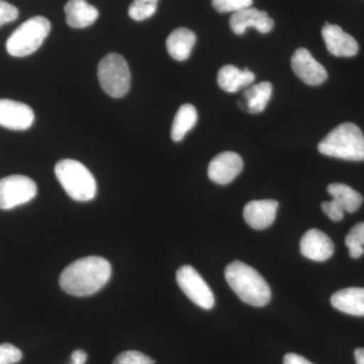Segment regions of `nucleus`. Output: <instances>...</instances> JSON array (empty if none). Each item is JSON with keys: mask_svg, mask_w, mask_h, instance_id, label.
<instances>
[{"mask_svg": "<svg viewBox=\"0 0 364 364\" xmlns=\"http://www.w3.org/2000/svg\"><path fill=\"white\" fill-rule=\"evenodd\" d=\"M112 265L98 256L80 258L69 264L60 275L59 284L65 293L74 296L97 294L109 282Z\"/></svg>", "mask_w": 364, "mask_h": 364, "instance_id": "obj_1", "label": "nucleus"}, {"mask_svg": "<svg viewBox=\"0 0 364 364\" xmlns=\"http://www.w3.org/2000/svg\"><path fill=\"white\" fill-rule=\"evenodd\" d=\"M230 287L244 303L253 306H264L272 299V289L253 267L241 261L230 263L225 270Z\"/></svg>", "mask_w": 364, "mask_h": 364, "instance_id": "obj_2", "label": "nucleus"}, {"mask_svg": "<svg viewBox=\"0 0 364 364\" xmlns=\"http://www.w3.org/2000/svg\"><path fill=\"white\" fill-rule=\"evenodd\" d=\"M318 150L325 156L364 161L363 131L353 123L339 124L318 143Z\"/></svg>", "mask_w": 364, "mask_h": 364, "instance_id": "obj_3", "label": "nucleus"}, {"mask_svg": "<svg viewBox=\"0 0 364 364\" xmlns=\"http://www.w3.org/2000/svg\"><path fill=\"white\" fill-rule=\"evenodd\" d=\"M55 174L72 200L90 202L97 196L95 176L82 163L72 159L60 160L55 166Z\"/></svg>", "mask_w": 364, "mask_h": 364, "instance_id": "obj_4", "label": "nucleus"}, {"mask_svg": "<svg viewBox=\"0 0 364 364\" xmlns=\"http://www.w3.org/2000/svg\"><path fill=\"white\" fill-rule=\"evenodd\" d=\"M51 31V23L44 16H33L21 23L6 41V50L14 57L32 55L42 46Z\"/></svg>", "mask_w": 364, "mask_h": 364, "instance_id": "obj_5", "label": "nucleus"}, {"mask_svg": "<svg viewBox=\"0 0 364 364\" xmlns=\"http://www.w3.org/2000/svg\"><path fill=\"white\" fill-rule=\"evenodd\" d=\"M97 75L100 86L109 97H123L130 90V68L119 54L112 53L105 56L98 64Z\"/></svg>", "mask_w": 364, "mask_h": 364, "instance_id": "obj_6", "label": "nucleus"}, {"mask_svg": "<svg viewBox=\"0 0 364 364\" xmlns=\"http://www.w3.org/2000/svg\"><path fill=\"white\" fill-rule=\"evenodd\" d=\"M36 182L25 176H11L0 179V210H11L31 202L37 196Z\"/></svg>", "mask_w": 364, "mask_h": 364, "instance_id": "obj_7", "label": "nucleus"}, {"mask_svg": "<svg viewBox=\"0 0 364 364\" xmlns=\"http://www.w3.org/2000/svg\"><path fill=\"white\" fill-rule=\"evenodd\" d=\"M176 282L181 291L191 301L200 308L210 310L215 305L212 289L195 268L183 265L177 270Z\"/></svg>", "mask_w": 364, "mask_h": 364, "instance_id": "obj_8", "label": "nucleus"}, {"mask_svg": "<svg viewBox=\"0 0 364 364\" xmlns=\"http://www.w3.org/2000/svg\"><path fill=\"white\" fill-rule=\"evenodd\" d=\"M291 63L296 75L306 85L318 86L327 80L328 73L324 66L316 61L312 54L305 48L296 50L291 57Z\"/></svg>", "mask_w": 364, "mask_h": 364, "instance_id": "obj_9", "label": "nucleus"}, {"mask_svg": "<svg viewBox=\"0 0 364 364\" xmlns=\"http://www.w3.org/2000/svg\"><path fill=\"white\" fill-rule=\"evenodd\" d=\"M243 167L244 163L240 155L228 151L220 153L210 162L208 176L215 183L225 186L233 181L241 173Z\"/></svg>", "mask_w": 364, "mask_h": 364, "instance_id": "obj_10", "label": "nucleus"}, {"mask_svg": "<svg viewBox=\"0 0 364 364\" xmlns=\"http://www.w3.org/2000/svg\"><path fill=\"white\" fill-rule=\"evenodd\" d=\"M35 114L28 105L11 100H0V126L9 130L25 131L32 127Z\"/></svg>", "mask_w": 364, "mask_h": 364, "instance_id": "obj_11", "label": "nucleus"}, {"mask_svg": "<svg viewBox=\"0 0 364 364\" xmlns=\"http://www.w3.org/2000/svg\"><path fill=\"white\" fill-rule=\"evenodd\" d=\"M274 21L265 11L248 7L233 14L230 18V28L236 35H244L249 28H254L261 33L272 32Z\"/></svg>", "mask_w": 364, "mask_h": 364, "instance_id": "obj_12", "label": "nucleus"}, {"mask_svg": "<svg viewBox=\"0 0 364 364\" xmlns=\"http://www.w3.org/2000/svg\"><path fill=\"white\" fill-rule=\"evenodd\" d=\"M322 36L328 51L333 56L349 58L358 53V43L339 26L326 23L322 28Z\"/></svg>", "mask_w": 364, "mask_h": 364, "instance_id": "obj_13", "label": "nucleus"}, {"mask_svg": "<svg viewBox=\"0 0 364 364\" xmlns=\"http://www.w3.org/2000/svg\"><path fill=\"white\" fill-rule=\"evenodd\" d=\"M334 250L331 239L320 230H309L301 238V253L308 259L323 262L332 257Z\"/></svg>", "mask_w": 364, "mask_h": 364, "instance_id": "obj_14", "label": "nucleus"}, {"mask_svg": "<svg viewBox=\"0 0 364 364\" xmlns=\"http://www.w3.org/2000/svg\"><path fill=\"white\" fill-rule=\"evenodd\" d=\"M277 208L279 203L277 200H252L244 208V220L253 229H267L275 221Z\"/></svg>", "mask_w": 364, "mask_h": 364, "instance_id": "obj_15", "label": "nucleus"}, {"mask_svg": "<svg viewBox=\"0 0 364 364\" xmlns=\"http://www.w3.org/2000/svg\"><path fill=\"white\" fill-rule=\"evenodd\" d=\"M332 306L340 312L364 317V289L348 287L333 294Z\"/></svg>", "mask_w": 364, "mask_h": 364, "instance_id": "obj_16", "label": "nucleus"}, {"mask_svg": "<svg viewBox=\"0 0 364 364\" xmlns=\"http://www.w3.org/2000/svg\"><path fill=\"white\" fill-rule=\"evenodd\" d=\"M217 79L223 90L234 93L252 85L255 75L247 68L240 70L233 65H226L218 72Z\"/></svg>", "mask_w": 364, "mask_h": 364, "instance_id": "obj_17", "label": "nucleus"}, {"mask_svg": "<svg viewBox=\"0 0 364 364\" xmlns=\"http://www.w3.org/2000/svg\"><path fill=\"white\" fill-rule=\"evenodd\" d=\"M64 11L67 23L73 28H87L98 18L97 9L86 0H69Z\"/></svg>", "mask_w": 364, "mask_h": 364, "instance_id": "obj_18", "label": "nucleus"}, {"mask_svg": "<svg viewBox=\"0 0 364 364\" xmlns=\"http://www.w3.org/2000/svg\"><path fill=\"white\" fill-rule=\"evenodd\" d=\"M196 36L193 31L179 28L170 33L166 41L168 54L176 61H186L195 47Z\"/></svg>", "mask_w": 364, "mask_h": 364, "instance_id": "obj_19", "label": "nucleus"}, {"mask_svg": "<svg viewBox=\"0 0 364 364\" xmlns=\"http://www.w3.org/2000/svg\"><path fill=\"white\" fill-rule=\"evenodd\" d=\"M272 95V85L267 81L249 86L243 93L244 102L242 109L250 114H260L267 107Z\"/></svg>", "mask_w": 364, "mask_h": 364, "instance_id": "obj_20", "label": "nucleus"}, {"mask_svg": "<svg viewBox=\"0 0 364 364\" xmlns=\"http://www.w3.org/2000/svg\"><path fill=\"white\" fill-rule=\"evenodd\" d=\"M328 193L332 196L344 212L354 213L361 207L363 198L360 193L354 191L350 186L343 183H331L328 186Z\"/></svg>", "mask_w": 364, "mask_h": 364, "instance_id": "obj_21", "label": "nucleus"}, {"mask_svg": "<svg viewBox=\"0 0 364 364\" xmlns=\"http://www.w3.org/2000/svg\"><path fill=\"white\" fill-rule=\"evenodd\" d=\"M198 122V112L193 105H182L177 111L171 128V139L174 142H181Z\"/></svg>", "mask_w": 364, "mask_h": 364, "instance_id": "obj_22", "label": "nucleus"}, {"mask_svg": "<svg viewBox=\"0 0 364 364\" xmlns=\"http://www.w3.org/2000/svg\"><path fill=\"white\" fill-rule=\"evenodd\" d=\"M345 244L349 249V255L354 259L364 254V222L358 223L352 228L345 238Z\"/></svg>", "mask_w": 364, "mask_h": 364, "instance_id": "obj_23", "label": "nucleus"}, {"mask_svg": "<svg viewBox=\"0 0 364 364\" xmlns=\"http://www.w3.org/2000/svg\"><path fill=\"white\" fill-rule=\"evenodd\" d=\"M158 1L159 0H134L129 7V16L136 21L147 20L156 13Z\"/></svg>", "mask_w": 364, "mask_h": 364, "instance_id": "obj_24", "label": "nucleus"}, {"mask_svg": "<svg viewBox=\"0 0 364 364\" xmlns=\"http://www.w3.org/2000/svg\"><path fill=\"white\" fill-rule=\"evenodd\" d=\"M213 6L218 13H237L248 9L253 4V0H212Z\"/></svg>", "mask_w": 364, "mask_h": 364, "instance_id": "obj_25", "label": "nucleus"}, {"mask_svg": "<svg viewBox=\"0 0 364 364\" xmlns=\"http://www.w3.org/2000/svg\"><path fill=\"white\" fill-rule=\"evenodd\" d=\"M112 364H155V361L142 352L130 350L119 354Z\"/></svg>", "mask_w": 364, "mask_h": 364, "instance_id": "obj_26", "label": "nucleus"}, {"mask_svg": "<svg viewBox=\"0 0 364 364\" xmlns=\"http://www.w3.org/2000/svg\"><path fill=\"white\" fill-rule=\"evenodd\" d=\"M23 353L13 344H0V364H14L20 363Z\"/></svg>", "mask_w": 364, "mask_h": 364, "instance_id": "obj_27", "label": "nucleus"}, {"mask_svg": "<svg viewBox=\"0 0 364 364\" xmlns=\"http://www.w3.org/2000/svg\"><path fill=\"white\" fill-rule=\"evenodd\" d=\"M18 18V9L4 0H0V28Z\"/></svg>", "mask_w": 364, "mask_h": 364, "instance_id": "obj_28", "label": "nucleus"}, {"mask_svg": "<svg viewBox=\"0 0 364 364\" xmlns=\"http://www.w3.org/2000/svg\"><path fill=\"white\" fill-rule=\"evenodd\" d=\"M322 210L332 221L340 222L343 219L345 213L343 208L340 207L335 200L322 203Z\"/></svg>", "mask_w": 364, "mask_h": 364, "instance_id": "obj_29", "label": "nucleus"}, {"mask_svg": "<svg viewBox=\"0 0 364 364\" xmlns=\"http://www.w3.org/2000/svg\"><path fill=\"white\" fill-rule=\"evenodd\" d=\"M284 364H313L308 359L296 353H287L284 358Z\"/></svg>", "mask_w": 364, "mask_h": 364, "instance_id": "obj_30", "label": "nucleus"}, {"mask_svg": "<svg viewBox=\"0 0 364 364\" xmlns=\"http://www.w3.org/2000/svg\"><path fill=\"white\" fill-rule=\"evenodd\" d=\"M87 360V353L85 350L77 349L72 353L70 364H85Z\"/></svg>", "mask_w": 364, "mask_h": 364, "instance_id": "obj_31", "label": "nucleus"}, {"mask_svg": "<svg viewBox=\"0 0 364 364\" xmlns=\"http://www.w3.org/2000/svg\"><path fill=\"white\" fill-rule=\"evenodd\" d=\"M356 364H364V348H358L354 351Z\"/></svg>", "mask_w": 364, "mask_h": 364, "instance_id": "obj_32", "label": "nucleus"}]
</instances>
